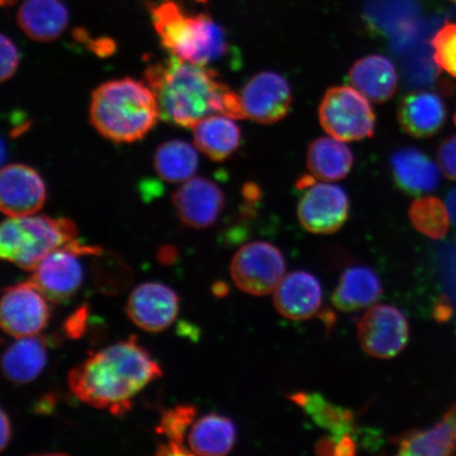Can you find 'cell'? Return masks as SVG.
I'll return each instance as SVG.
<instances>
[{"mask_svg": "<svg viewBox=\"0 0 456 456\" xmlns=\"http://www.w3.org/2000/svg\"><path fill=\"white\" fill-rule=\"evenodd\" d=\"M145 81L156 96L159 118L176 126L191 128L216 114L245 118L240 95L205 66L170 55L146 68Z\"/></svg>", "mask_w": 456, "mask_h": 456, "instance_id": "cell-1", "label": "cell"}, {"mask_svg": "<svg viewBox=\"0 0 456 456\" xmlns=\"http://www.w3.org/2000/svg\"><path fill=\"white\" fill-rule=\"evenodd\" d=\"M161 376L162 369L133 336L72 369L68 385L79 401L122 416L129 411L131 399Z\"/></svg>", "mask_w": 456, "mask_h": 456, "instance_id": "cell-2", "label": "cell"}, {"mask_svg": "<svg viewBox=\"0 0 456 456\" xmlns=\"http://www.w3.org/2000/svg\"><path fill=\"white\" fill-rule=\"evenodd\" d=\"M89 114L94 127L114 142L144 138L161 118L150 86L130 77L99 86L91 98Z\"/></svg>", "mask_w": 456, "mask_h": 456, "instance_id": "cell-3", "label": "cell"}, {"mask_svg": "<svg viewBox=\"0 0 456 456\" xmlns=\"http://www.w3.org/2000/svg\"><path fill=\"white\" fill-rule=\"evenodd\" d=\"M153 27L170 55L207 66L228 50L224 28L207 14L188 15L173 0L151 5Z\"/></svg>", "mask_w": 456, "mask_h": 456, "instance_id": "cell-4", "label": "cell"}, {"mask_svg": "<svg viewBox=\"0 0 456 456\" xmlns=\"http://www.w3.org/2000/svg\"><path fill=\"white\" fill-rule=\"evenodd\" d=\"M77 225L69 219L8 216L0 227V255L22 270L34 271L45 256L77 241Z\"/></svg>", "mask_w": 456, "mask_h": 456, "instance_id": "cell-5", "label": "cell"}, {"mask_svg": "<svg viewBox=\"0 0 456 456\" xmlns=\"http://www.w3.org/2000/svg\"><path fill=\"white\" fill-rule=\"evenodd\" d=\"M369 100L355 88H330L319 106L322 126L342 142L361 141L374 134L376 117Z\"/></svg>", "mask_w": 456, "mask_h": 456, "instance_id": "cell-6", "label": "cell"}, {"mask_svg": "<svg viewBox=\"0 0 456 456\" xmlns=\"http://www.w3.org/2000/svg\"><path fill=\"white\" fill-rule=\"evenodd\" d=\"M285 259L275 245L255 241L244 245L231 264L232 281L242 292L253 296L269 295L281 282Z\"/></svg>", "mask_w": 456, "mask_h": 456, "instance_id": "cell-7", "label": "cell"}, {"mask_svg": "<svg viewBox=\"0 0 456 456\" xmlns=\"http://www.w3.org/2000/svg\"><path fill=\"white\" fill-rule=\"evenodd\" d=\"M357 334L367 354L390 359L406 347L410 338L409 322L395 306L374 305L358 322Z\"/></svg>", "mask_w": 456, "mask_h": 456, "instance_id": "cell-8", "label": "cell"}, {"mask_svg": "<svg viewBox=\"0 0 456 456\" xmlns=\"http://www.w3.org/2000/svg\"><path fill=\"white\" fill-rule=\"evenodd\" d=\"M50 311L45 296L30 282L4 289L0 304V323L17 339L36 336L47 326Z\"/></svg>", "mask_w": 456, "mask_h": 456, "instance_id": "cell-9", "label": "cell"}, {"mask_svg": "<svg viewBox=\"0 0 456 456\" xmlns=\"http://www.w3.org/2000/svg\"><path fill=\"white\" fill-rule=\"evenodd\" d=\"M239 95L245 118L260 124L281 121L292 108V89L287 78L277 72L256 73Z\"/></svg>", "mask_w": 456, "mask_h": 456, "instance_id": "cell-10", "label": "cell"}, {"mask_svg": "<svg viewBox=\"0 0 456 456\" xmlns=\"http://www.w3.org/2000/svg\"><path fill=\"white\" fill-rule=\"evenodd\" d=\"M299 200L297 215L302 226L317 235H329L345 225L350 214V200L341 187L312 183Z\"/></svg>", "mask_w": 456, "mask_h": 456, "instance_id": "cell-11", "label": "cell"}, {"mask_svg": "<svg viewBox=\"0 0 456 456\" xmlns=\"http://www.w3.org/2000/svg\"><path fill=\"white\" fill-rule=\"evenodd\" d=\"M76 242V241H74ZM73 243L54 250L41 261L28 279L45 299L62 304L77 294L83 282V267Z\"/></svg>", "mask_w": 456, "mask_h": 456, "instance_id": "cell-12", "label": "cell"}, {"mask_svg": "<svg viewBox=\"0 0 456 456\" xmlns=\"http://www.w3.org/2000/svg\"><path fill=\"white\" fill-rule=\"evenodd\" d=\"M47 190L36 169L10 164L0 174V208L8 216L36 215L44 207Z\"/></svg>", "mask_w": 456, "mask_h": 456, "instance_id": "cell-13", "label": "cell"}, {"mask_svg": "<svg viewBox=\"0 0 456 456\" xmlns=\"http://www.w3.org/2000/svg\"><path fill=\"white\" fill-rule=\"evenodd\" d=\"M179 296L162 283L146 282L130 294L126 312L135 326L158 333L174 323L179 312Z\"/></svg>", "mask_w": 456, "mask_h": 456, "instance_id": "cell-14", "label": "cell"}, {"mask_svg": "<svg viewBox=\"0 0 456 456\" xmlns=\"http://www.w3.org/2000/svg\"><path fill=\"white\" fill-rule=\"evenodd\" d=\"M179 219L192 228H208L218 220L225 205L224 192L212 180L197 176L184 182L173 197Z\"/></svg>", "mask_w": 456, "mask_h": 456, "instance_id": "cell-15", "label": "cell"}, {"mask_svg": "<svg viewBox=\"0 0 456 456\" xmlns=\"http://www.w3.org/2000/svg\"><path fill=\"white\" fill-rule=\"evenodd\" d=\"M397 118L404 133L413 138H431L446 123L447 107L440 94L418 91L403 96L398 105Z\"/></svg>", "mask_w": 456, "mask_h": 456, "instance_id": "cell-16", "label": "cell"}, {"mask_svg": "<svg viewBox=\"0 0 456 456\" xmlns=\"http://www.w3.org/2000/svg\"><path fill=\"white\" fill-rule=\"evenodd\" d=\"M322 302V288L312 273L299 271L289 273L278 284L273 304L285 318L305 321L318 312Z\"/></svg>", "mask_w": 456, "mask_h": 456, "instance_id": "cell-17", "label": "cell"}, {"mask_svg": "<svg viewBox=\"0 0 456 456\" xmlns=\"http://www.w3.org/2000/svg\"><path fill=\"white\" fill-rule=\"evenodd\" d=\"M390 167L393 181L406 195H424L440 185L437 165L418 148L406 147L393 153Z\"/></svg>", "mask_w": 456, "mask_h": 456, "instance_id": "cell-18", "label": "cell"}, {"mask_svg": "<svg viewBox=\"0 0 456 456\" xmlns=\"http://www.w3.org/2000/svg\"><path fill=\"white\" fill-rule=\"evenodd\" d=\"M17 22L33 41L50 43L64 33L69 13L60 0H25L17 13Z\"/></svg>", "mask_w": 456, "mask_h": 456, "instance_id": "cell-19", "label": "cell"}, {"mask_svg": "<svg viewBox=\"0 0 456 456\" xmlns=\"http://www.w3.org/2000/svg\"><path fill=\"white\" fill-rule=\"evenodd\" d=\"M349 79L353 87L378 104L391 100L398 87L396 68L383 55H369L357 61L351 68Z\"/></svg>", "mask_w": 456, "mask_h": 456, "instance_id": "cell-20", "label": "cell"}, {"mask_svg": "<svg viewBox=\"0 0 456 456\" xmlns=\"http://www.w3.org/2000/svg\"><path fill=\"white\" fill-rule=\"evenodd\" d=\"M456 404L440 423L426 430L404 433L396 438L399 455L446 456L456 452Z\"/></svg>", "mask_w": 456, "mask_h": 456, "instance_id": "cell-21", "label": "cell"}, {"mask_svg": "<svg viewBox=\"0 0 456 456\" xmlns=\"http://www.w3.org/2000/svg\"><path fill=\"white\" fill-rule=\"evenodd\" d=\"M191 129L198 150L216 162L224 161L241 145V129L231 117L216 114L198 122Z\"/></svg>", "mask_w": 456, "mask_h": 456, "instance_id": "cell-22", "label": "cell"}, {"mask_svg": "<svg viewBox=\"0 0 456 456\" xmlns=\"http://www.w3.org/2000/svg\"><path fill=\"white\" fill-rule=\"evenodd\" d=\"M381 293L383 288L376 273L368 266H354L342 273L332 302L342 312H355L373 305Z\"/></svg>", "mask_w": 456, "mask_h": 456, "instance_id": "cell-23", "label": "cell"}, {"mask_svg": "<svg viewBox=\"0 0 456 456\" xmlns=\"http://www.w3.org/2000/svg\"><path fill=\"white\" fill-rule=\"evenodd\" d=\"M236 438V426L231 419L210 413L192 425L188 444L192 454L222 456L231 452Z\"/></svg>", "mask_w": 456, "mask_h": 456, "instance_id": "cell-24", "label": "cell"}, {"mask_svg": "<svg viewBox=\"0 0 456 456\" xmlns=\"http://www.w3.org/2000/svg\"><path fill=\"white\" fill-rule=\"evenodd\" d=\"M353 164L354 156L350 148L335 138H319L307 150V168L314 178L318 180H342L350 174Z\"/></svg>", "mask_w": 456, "mask_h": 456, "instance_id": "cell-25", "label": "cell"}, {"mask_svg": "<svg viewBox=\"0 0 456 456\" xmlns=\"http://www.w3.org/2000/svg\"><path fill=\"white\" fill-rule=\"evenodd\" d=\"M47 363V345L43 338H19L3 357L5 378L15 384H27L42 373Z\"/></svg>", "mask_w": 456, "mask_h": 456, "instance_id": "cell-26", "label": "cell"}, {"mask_svg": "<svg viewBox=\"0 0 456 456\" xmlns=\"http://www.w3.org/2000/svg\"><path fill=\"white\" fill-rule=\"evenodd\" d=\"M289 398L310 416L314 424L332 436H340L357 432L354 413L329 402L318 393L297 392L289 395Z\"/></svg>", "mask_w": 456, "mask_h": 456, "instance_id": "cell-27", "label": "cell"}, {"mask_svg": "<svg viewBox=\"0 0 456 456\" xmlns=\"http://www.w3.org/2000/svg\"><path fill=\"white\" fill-rule=\"evenodd\" d=\"M198 164L196 148L180 140L164 142L153 158L156 173L159 178L170 183H181L191 179Z\"/></svg>", "mask_w": 456, "mask_h": 456, "instance_id": "cell-28", "label": "cell"}, {"mask_svg": "<svg viewBox=\"0 0 456 456\" xmlns=\"http://www.w3.org/2000/svg\"><path fill=\"white\" fill-rule=\"evenodd\" d=\"M196 414V407L191 406V404H180V406H175L163 412L157 432L158 435L167 437L168 442L159 447L157 454H192L191 450L186 449L183 441L188 428L195 420Z\"/></svg>", "mask_w": 456, "mask_h": 456, "instance_id": "cell-29", "label": "cell"}, {"mask_svg": "<svg viewBox=\"0 0 456 456\" xmlns=\"http://www.w3.org/2000/svg\"><path fill=\"white\" fill-rule=\"evenodd\" d=\"M409 218L416 231L431 239H442L449 230V212L440 199L424 197L410 207Z\"/></svg>", "mask_w": 456, "mask_h": 456, "instance_id": "cell-30", "label": "cell"}, {"mask_svg": "<svg viewBox=\"0 0 456 456\" xmlns=\"http://www.w3.org/2000/svg\"><path fill=\"white\" fill-rule=\"evenodd\" d=\"M435 61L442 70L456 78V21H448L432 39Z\"/></svg>", "mask_w": 456, "mask_h": 456, "instance_id": "cell-31", "label": "cell"}, {"mask_svg": "<svg viewBox=\"0 0 456 456\" xmlns=\"http://www.w3.org/2000/svg\"><path fill=\"white\" fill-rule=\"evenodd\" d=\"M315 452L318 455L351 456L356 453L357 446L352 435L330 436L318 441Z\"/></svg>", "mask_w": 456, "mask_h": 456, "instance_id": "cell-32", "label": "cell"}, {"mask_svg": "<svg viewBox=\"0 0 456 456\" xmlns=\"http://www.w3.org/2000/svg\"><path fill=\"white\" fill-rule=\"evenodd\" d=\"M0 57H2L0 78L2 82H5L14 76L19 68L20 53L14 43L4 34H2V39H0Z\"/></svg>", "mask_w": 456, "mask_h": 456, "instance_id": "cell-33", "label": "cell"}, {"mask_svg": "<svg viewBox=\"0 0 456 456\" xmlns=\"http://www.w3.org/2000/svg\"><path fill=\"white\" fill-rule=\"evenodd\" d=\"M437 159L444 175L456 181V134L442 142L438 147Z\"/></svg>", "mask_w": 456, "mask_h": 456, "instance_id": "cell-34", "label": "cell"}, {"mask_svg": "<svg viewBox=\"0 0 456 456\" xmlns=\"http://www.w3.org/2000/svg\"><path fill=\"white\" fill-rule=\"evenodd\" d=\"M87 307L82 306L67 319L65 323V332L71 338H79L85 332L86 322H87Z\"/></svg>", "mask_w": 456, "mask_h": 456, "instance_id": "cell-35", "label": "cell"}, {"mask_svg": "<svg viewBox=\"0 0 456 456\" xmlns=\"http://www.w3.org/2000/svg\"><path fill=\"white\" fill-rule=\"evenodd\" d=\"M433 315H435V318L438 322H446L452 319L453 315V309L448 299L443 297L438 300Z\"/></svg>", "mask_w": 456, "mask_h": 456, "instance_id": "cell-36", "label": "cell"}, {"mask_svg": "<svg viewBox=\"0 0 456 456\" xmlns=\"http://www.w3.org/2000/svg\"><path fill=\"white\" fill-rule=\"evenodd\" d=\"M0 416H2V438H0L2 441H0V448L4 450L10 442L11 431L12 430H11V423L8 415L4 411V410H2V414H0Z\"/></svg>", "mask_w": 456, "mask_h": 456, "instance_id": "cell-37", "label": "cell"}, {"mask_svg": "<svg viewBox=\"0 0 456 456\" xmlns=\"http://www.w3.org/2000/svg\"><path fill=\"white\" fill-rule=\"evenodd\" d=\"M176 256H178V252L176 249L171 247H164L159 248L158 254V259L159 264L162 265H171L176 260Z\"/></svg>", "mask_w": 456, "mask_h": 456, "instance_id": "cell-38", "label": "cell"}, {"mask_svg": "<svg viewBox=\"0 0 456 456\" xmlns=\"http://www.w3.org/2000/svg\"><path fill=\"white\" fill-rule=\"evenodd\" d=\"M447 208L452 224L456 226V187L447 196Z\"/></svg>", "mask_w": 456, "mask_h": 456, "instance_id": "cell-39", "label": "cell"}, {"mask_svg": "<svg viewBox=\"0 0 456 456\" xmlns=\"http://www.w3.org/2000/svg\"><path fill=\"white\" fill-rule=\"evenodd\" d=\"M16 0H2V4L4 7H7V5H12Z\"/></svg>", "mask_w": 456, "mask_h": 456, "instance_id": "cell-40", "label": "cell"}, {"mask_svg": "<svg viewBox=\"0 0 456 456\" xmlns=\"http://www.w3.org/2000/svg\"><path fill=\"white\" fill-rule=\"evenodd\" d=\"M454 123L456 125V111H455V114H454Z\"/></svg>", "mask_w": 456, "mask_h": 456, "instance_id": "cell-41", "label": "cell"}, {"mask_svg": "<svg viewBox=\"0 0 456 456\" xmlns=\"http://www.w3.org/2000/svg\"><path fill=\"white\" fill-rule=\"evenodd\" d=\"M452 2L456 4V0H452Z\"/></svg>", "mask_w": 456, "mask_h": 456, "instance_id": "cell-42", "label": "cell"}]
</instances>
